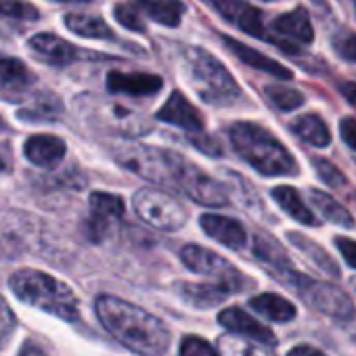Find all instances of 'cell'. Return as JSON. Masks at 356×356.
Wrapping results in <instances>:
<instances>
[{
	"instance_id": "cell-33",
	"label": "cell",
	"mask_w": 356,
	"mask_h": 356,
	"mask_svg": "<svg viewBox=\"0 0 356 356\" xmlns=\"http://www.w3.org/2000/svg\"><path fill=\"white\" fill-rule=\"evenodd\" d=\"M181 356H218V352L206 339L197 335H189L181 343Z\"/></svg>"
},
{
	"instance_id": "cell-2",
	"label": "cell",
	"mask_w": 356,
	"mask_h": 356,
	"mask_svg": "<svg viewBox=\"0 0 356 356\" xmlns=\"http://www.w3.org/2000/svg\"><path fill=\"white\" fill-rule=\"evenodd\" d=\"M95 312L101 325L134 354L163 356L168 352L170 331L151 312L115 296L97 298Z\"/></svg>"
},
{
	"instance_id": "cell-34",
	"label": "cell",
	"mask_w": 356,
	"mask_h": 356,
	"mask_svg": "<svg viewBox=\"0 0 356 356\" xmlns=\"http://www.w3.org/2000/svg\"><path fill=\"white\" fill-rule=\"evenodd\" d=\"M15 327H17L15 312L7 306V302L3 298H0V348H7Z\"/></svg>"
},
{
	"instance_id": "cell-12",
	"label": "cell",
	"mask_w": 356,
	"mask_h": 356,
	"mask_svg": "<svg viewBox=\"0 0 356 356\" xmlns=\"http://www.w3.org/2000/svg\"><path fill=\"white\" fill-rule=\"evenodd\" d=\"M218 323L225 329H229L231 333L245 335L248 339H254L258 343H264V346H275L277 343L273 331L266 325H262L260 321H256L254 316H250L241 308H225L218 314Z\"/></svg>"
},
{
	"instance_id": "cell-38",
	"label": "cell",
	"mask_w": 356,
	"mask_h": 356,
	"mask_svg": "<svg viewBox=\"0 0 356 356\" xmlns=\"http://www.w3.org/2000/svg\"><path fill=\"white\" fill-rule=\"evenodd\" d=\"M287 356H325L321 350H316V348H312V346H296V348H291L289 352H287Z\"/></svg>"
},
{
	"instance_id": "cell-20",
	"label": "cell",
	"mask_w": 356,
	"mask_h": 356,
	"mask_svg": "<svg viewBox=\"0 0 356 356\" xmlns=\"http://www.w3.org/2000/svg\"><path fill=\"white\" fill-rule=\"evenodd\" d=\"M176 291L183 300H187L189 304L197 306V308H210L216 306L220 302H225L231 291L225 289L222 285H212V283H204V285H195V283H176Z\"/></svg>"
},
{
	"instance_id": "cell-24",
	"label": "cell",
	"mask_w": 356,
	"mask_h": 356,
	"mask_svg": "<svg viewBox=\"0 0 356 356\" xmlns=\"http://www.w3.org/2000/svg\"><path fill=\"white\" fill-rule=\"evenodd\" d=\"M291 132L302 138L304 143L312 145V147H327L331 143V132L327 128V124L314 115V113H306V115H300L298 120H293L291 124Z\"/></svg>"
},
{
	"instance_id": "cell-21",
	"label": "cell",
	"mask_w": 356,
	"mask_h": 356,
	"mask_svg": "<svg viewBox=\"0 0 356 356\" xmlns=\"http://www.w3.org/2000/svg\"><path fill=\"white\" fill-rule=\"evenodd\" d=\"M36 82L34 74L19 59H0V92L17 95Z\"/></svg>"
},
{
	"instance_id": "cell-31",
	"label": "cell",
	"mask_w": 356,
	"mask_h": 356,
	"mask_svg": "<svg viewBox=\"0 0 356 356\" xmlns=\"http://www.w3.org/2000/svg\"><path fill=\"white\" fill-rule=\"evenodd\" d=\"M0 15H7L22 22H36L40 17L38 9L24 0H0Z\"/></svg>"
},
{
	"instance_id": "cell-3",
	"label": "cell",
	"mask_w": 356,
	"mask_h": 356,
	"mask_svg": "<svg viewBox=\"0 0 356 356\" xmlns=\"http://www.w3.org/2000/svg\"><path fill=\"white\" fill-rule=\"evenodd\" d=\"M231 143L239 157L264 176H296L298 161L293 155L262 126L237 122L231 126Z\"/></svg>"
},
{
	"instance_id": "cell-22",
	"label": "cell",
	"mask_w": 356,
	"mask_h": 356,
	"mask_svg": "<svg viewBox=\"0 0 356 356\" xmlns=\"http://www.w3.org/2000/svg\"><path fill=\"white\" fill-rule=\"evenodd\" d=\"M250 306L260 316H264L268 321H275V323H289L298 314L296 306L289 300H285V298H281L277 293H260V296L252 298Z\"/></svg>"
},
{
	"instance_id": "cell-28",
	"label": "cell",
	"mask_w": 356,
	"mask_h": 356,
	"mask_svg": "<svg viewBox=\"0 0 356 356\" xmlns=\"http://www.w3.org/2000/svg\"><path fill=\"white\" fill-rule=\"evenodd\" d=\"M124 216V200L111 193L95 191L90 195V218L111 222L115 218Z\"/></svg>"
},
{
	"instance_id": "cell-39",
	"label": "cell",
	"mask_w": 356,
	"mask_h": 356,
	"mask_svg": "<svg viewBox=\"0 0 356 356\" xmlns=\"http://www.w3.org/2000/svg\"><path fill=\"white\" fill-rule=\"evenodd\" d=\"M339 90H341L343 99H346L350 105H356V82H346V84L339 86Z\"/></svg>"
},
{
	"instance_id": "cell-26",
	"label": "cell",
	"mask_w": 356,
	"mask_h": 356,
	"mask_svg": "<svg viewBox=\"0 0 356 356\" xmlns=\"http://www.w3.org/2000/svg\"><path fill=\"white\" fill-rule=\"evenodd\" d=\"M65 26H67L74 34H78V36H82V38H97V40H103V38L109 40V38H113L111 28H109L103 19H99V17H95V15L72 13V15L65 17Z\"/></svg>"
},
{
	"instance_id": "cell-15",
	"label": "cell",
	"mask_w": 356,
	"mask_h": 356,
	"mask_svg": "<svg viewBox=\"0 0 356 356\" xmlns=\"http://www.w3.org/2000/svg\"><path fill=\"white\" fill-rule=\"evenodd\" d=\"M200 225L206 235H210L214 241L222 243L225 248H229V250L245 248L248 233L237 220H233L229 216H218V214H204L200 218Z\"/></svg>"
},
{
	"instance_id": "cell-14",
	"label": "cell",
	"mask_w": 356,
	"mask_h": 356,
	"mask_svg": "<svg viewBox=\"0 0 356 356\" xmlns=\"http://www.w3.org/2000/svg\"><path fill=\"white\" fill-rule=\"evenodd\" d=\"M67 145L63 138L53 136V134H34L26 140L24 145V153L26 157L40 168H55L61 163V159L65 157Z\"/></svg>"
},
{
	"instance_id": "cell-19",
	"label": "cell",
	"mask_w": 356,
	"mask_h": 356,
	"mask_svg": "<svg viewBox=\"0 0 356 356\" xmlns=\"http://www.w3.org/2000/svg\"><path fill=\"white\" fill-rule=\"evenodd\" d=\"M254 256L264 262L281 281L293 273L291 268V262H289V256L285 254V250L281 248V243H277L275 239H268L264 235H256L254 239Z\"/></svg>"
},
{
	"instance_id": "cell-17",
	"label": "cell",
	"mask_w": 356,
	"mask_h": 356,
	"mask_svg": "<svg viewBox=\"0 0 356 356\" xmlns=\"http://www.w3.org/2000/svg\"><path fill=\"white\" fill-rule=\"evenodd\" d=\"M222 40H225L227 49H229L239 61H243L245 65H250V67H254V70H260V72H264V74H270V76H275V78H279V80H291V78H293V72H291V70H287V67L281 65L279 61L266 57L264 53H260V51H256V49H252V47H248V44H243V42L231 38V36H222Z\"/></svg>"
},
{
	"instance_id": "cell-23",
	"label": "cell",
	"mask_w": 356,
	"mask_h": 356,
	"mask_svg": "<svg viewBox=\"0 0 356 356\" xmlns=\"http://www.w3.org/2000/svg\"><path fill=\"white\" fill-rule=\"evenodd\" d=\"M273 200L279 204V208L285 214H289L300 225H306V227H316L318 225L314 214L310 212V208L304 204V200L300 197V193L293 187H275L273 189Z\"/></svg>"
},
{
	"instance_id": "cell-1",
	"label": "cell",
	"mask_w": 356,
	"mask_h": 356,
	"mask_svg": "<svg viewBox=\"0 0 356 356\" xmlns=\"http://www.w3.org/2000/svg\"><path fill=\"white\" fill-rule=\"evenodd\" d=\"M115 159L145 181L181 191L197 204L212 208L229 204V195L218 181L174 151L147 145H126L118 149Z\"/></svg>"
},
{
	"instance_id": "cell-36",
	"label": "cell",
	"mask_w": 356,
	"mask_h": 356,
	"mask_svg": "<svg viewBox=\"0 0 356 356\" xmlns=\"http://www.w3.org/2000/svg\"><path fill=\"white\" fill-rule=\"evenodd\" d=\"M339 132H341L343 143L352 151H356V120L354 118H343L341 124H339Z\"/></svg>"
},
{
	"instance_id": "cell-16",
	"label": "cell",
	"mask_w": 356,
	"mask_h": 356,
	"mask_svg": "<svg viewBox=\"0 0 356 356\" xmlns=\"http://www.w3.org/2000/svg\"><path fill=\"white\" fill-rule=\"evenodd\" d=\"M163 82L153 74H124L111 72L107 76V88L113 95H130V97H149L161 90Z\"/></svg>"
},
{
	"instance_id": "cell-8",
	"label": "cell",
	"mask_w": 356,
	"mask_h": 356,
	"mask_svg": "<svg viewBox=\"0 0 356 356\" xmlns=\"http://www.w3.org/2000/svg\"><path fill=\"white\" fill-rule=\"evenodd\" d=\"M181 262L189 270L214 279L216 285H222L231 293L237 289H243L245 277L239 273V268H235L229 260L214 254L212 250H206L202 245H185L181 250Z\"/></svg>"
},
{
	"instance_id": "cell-27",
	"label": "cell",
	"mask_w": 356,
	"mask_h": 356,
	"mask_svg": "<svg viewBox=\"0 0 356 356\" xmlns=\"http://www.w3.org/2000/svg\"><path fill=\"white\" fill-rule=\"evenodd\" d=\"M310 200H312L314 208L321 212V216H323L325 220H329L331 225H337V227H343V229H352V227H354L352 214H350L341 204H337L331 195L312 189V191H310Z\"/></svg>"
},
{
	"instance_id": "cell-30",
	"label": "cell",
	"mask_w": 356,
	"mask_h": 356,
	"mask_svg": "<svg viewBox=\"0 0 356 356\" xmlns=\"http://www.w3.org/2000/svg\"><path fill=\"white\" fill-rule=\"evenodd\" d=\"M266 97L270 99V103L281 109V111H293L298 107L304 105V95L291 86H281V84H273V86H266Z\"/></svg>"
},
{
	"instance_id": "cell-25",
	"label": "cell",
	"mask_w": 356,
	"mask_h": 356,
	"mask_svg": "<svg viewBox=\"0 0 356 356\" xmlns=\"http://www.w3.org/2000/svg\"><path fill=\"white\" fill-rule=\"evenodd\" d=\"M289 237V241H291V245L293 248H298L316 268H321V270H325V273H329L331 277H337L339 275V268H337V264L333 262V258L318 245V243H314L312 239H308V237H304V235H300V233H289L287 235Z\"/></svg>"
},
{
	"instance_id": "cell-40",
	"label": "cell",
	"mask_w": 356,
	"mask_h": 356,
	"mask_svg": "<svg viewBox=\"0 0 356 356\" xmlns=\"http://www.w3.org/2000/svg\"><path fill=\"white\" fill-rule=\"evenodd\" d=\"M19 356H47L40 348H36L34 343H26L22 350H19Z\"/></svg>"
},
{
	"instance_id": "cell-7",
	"label": "cell",
	"mask_w": 356,
	"mask_h": 356,
	"mask_svg": "<svg viewBox=\"0 0 356 356\" xmlns=\"http://www.w3.org/2000/svg\"><path fill=\"white\" fill-rule=\"evenodd\" d=\"M136 216L153 229L178 231L187 222V210L159 189H140L132 197Z\"/></svg>"
},
{
	"instance_id": "cell-18",
	"label": "cell",
	"mask_w": 356,
	"mask_h": 356,
	"mask_svg": "<svg viewBox=\"0 0 356 356\" xmlns=\"http://www.w3.org/2000/svg\"><path fill=\"white\" fill-rule=\"evenodd\" d=\"M30 49L34 51L36 57H40L42 61H47L49 65H70L76 61L78 51L63 38L55 36V34H36L30 38Z\"/></svg>"
},
{
	"instance_id": "cell-37",
	"label": "cell",
	"mask_w": 356,
	"mask_h": 356,
	"mask_svg": "<svg viewBox=\"0 0 356 356\" xmlns=\"http://www.w3.org/2000/svg\"><path fill=\"white\" fill-rule=\"evenodd\" d=\"M335 49H337V53H339L346 61L356 63V34H354V36H346L343 40H339V42L335 44Z\"/></svg>"
},
{
	"instance_id": "cell-5",
	"label": "cell",
	"mask_w": 356,
	"mask_h": 356,
	"mask_svg": "<svg viewBox=\"0 0 356 356\" xmlns=\"http://www.w3.org/2000/svg\"><path fill=\"white\" fill-rule=\"evenodd\" d=\"M189 76L197 95L212 105H229L239 97V86L227 67L216 61L210 53L202 49H191L187 53Z\"/></svg>"
},
{
	"instance_id": "cell-10",
	"label": "cell",
	"mask_w": 356,
	"mask_h": 356,
	"mask_svg": "<svg viewBox=\"0 0 356 356\" xmlns=\"http://www.w3.org/2000/svg\"><path fill=\"white\" fill-rule=\"evenodd\" d=\"M208 3L231 24H235L239 30H243L250 36L266 38L264 24H262V11L243 3V0H208Z\"/></svg>"
},
{
	"instance_id": "cell-41",
	"label": "cell",
	"mask_w": 356,
	"mask_h": 356,
	"mask_svg": "<svg viewBox=\"0 0 356 356\" xmlns=\"http://www.w3.org/2000/svg\"><path fill=\"white\" fill-rule=\"evenodd\" d=\"M55 3H67V5H86V3H92V0H55Z\"/></svg>"
},
{
	"instance_id": "cell-32",
	"label": "cell",
	"mask_w": 356,
	"mask_h": 356,
	"mask_svg": "<svg viewBox=\"0 0 356 356\" xmlns=\"http://www.w3.org/2000/svg\"><path fill=\"white\" fill-rule=\"evenodd\" d=\"M312 165H314L318 178L327 187H335V189L346 187V176L331 161H327V159H312Z\"/></svg>"
},
{
	"instance_id": "cell-35",
	"label": "cell",
	"mask_w": 356,
	"mask_h": 356,
	"mask_svg": "<svg viewBox=\"0 0 356 356\" xmlns=\"http://www.w3.org/2000/svg\"><path fill=\"white\" fill-rule=\"evenodd\" d=\"M335 248L339 250V254L343 256V260L356 268V241L354 239H348V237H337L335 239Z\"/></svg>"
},
{
	"instance_id": "cell-6",
	"label": "cell",
	"mask_w": 356,
	"mask_h": 356,
	"mask_svg": "<svg viewBox=\"0 0 356 356\" xmlns=\"http://www.w3.org/2000/svg\"><path fill=\"white\" fill-rule=\"evenodd\" d=\"M289 287L296 289V293L314 310H318L321 314L337 321V323H350L356 314V308H354V302L350 300V296L335 287V285H329V283H323V281H314L306 275H300V273H289L285 279H283Z\"/></svg>"
},
{
	"instance_id": "cell-9",
	"label": "cell",
	"mask_w": 356,
	"mask_h": 356,
	"mask_svg": "<svg viewBox=\"0 0 356 356\" xmlns=\"http://www.w3.org/2000/svg\"><path fill=\"white\" fill-rule=\"evenodd\" d=\"M273 30H275V34L281 36L279 49L285 51V53H289V55L300 53V49L293 47L291 40L302 42V44H310L312 38H314V30H312L310 15H308V11H306L304 7H298V9H293L291 13L279 15V17L273 22Z\"/></svg>"
},
{
	"instance_id": "cell-29",
	"label": "cell",
	"mask_w": 356,
	"mask_h": 356,
	"mask_svg": "<svg viewBox=\"0 0 356 356\" xmlns=\"http://www.w3.org/2000/svg\"><path fill=\"white\" fill-rule=\"evenodd\" d=\"M218 348H220V356H273V352H268L258 341L237 335L220 337Z\"/></svg>"
},
{
	"instance_id": "cell-4",
	"label": "cell",
	"mask_w": 356,
	"mask_h": 356,
	"mask_svg": "<svg viewBox=\"0 0 356 356\" xmlns=\"http://www.w3.org/2000/svg\"><path fill=\"white\" fill-rule=\"evenodd\" d=\"M9 283H11L13 293L22 302L34 308H40L53 316H59L63 321H70V323L80 318L78 298L63 281L40 270L24 268V270H17Z\"/></svg>"
},
{
	"instance_id": "cell-13",
	"label": "cell",
	"mask_w": 356,
	"mask_h": 356,
	"mask_svg": "<svg viewBox=\"0 0 356 356\" xmlns=\"http://www.w3.org/2000/svg\"><path fill=\"white\" fill-rule=\"evenodd\" d=\"M130 5L145 26L147 19H151L165 28H176L185 15V5L181 0H130Z\"/></svg>"
},
{
	"instance_id": "cell-42",
	"label": "cell",
	"mask_w": 356,
	"mask_h": 356,
	"mask_svg": "<svg viewBox=\"0 0 356 356\" xmlns=\"http://www.w3.org/2000/svg\"><path fill=\"white\" fill-rule=\"evenodd\" d=\"M0 128H3V120H0Z\"/></svg>"
},
{
	"instance_id": "cell-11",
	"label": "cell",
	"mask_w": 356,
	"mask_h": 356,
	"mask_svg": "<svg viewBox=\"0 0 356 356\" xmlns=\"http://www.w3.org/2000/svg\"><path fill=\"white\" fill-rule=\"evenodd\" d=\"M155 118L159 122L178 126V128L189 130V132H202L204 130L202 113L197 111V107L193 103L187 101V97L183 92H178V90H174L170 95V99L161 105V109L157 111Z\"/></svg>"
}]
</instances>
